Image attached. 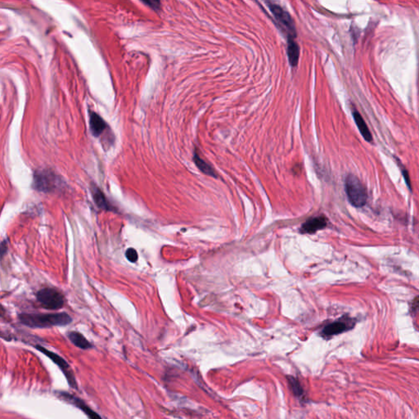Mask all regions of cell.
I'll return each instance as SVG.
<instances>
[{
  "instance_id": "2",
  "label": "cell",
  "mask_w": 419,
  "mask_h": 419,
  "mask_svg": "<svg viewBox=\"0 0 419 419\" xmlns=\"http://www.w3.org/2000/svg\"><path fill=\"white\" fill-rule=\"evenodd\" d=\"M345 192L349 201L356 207H362L367 203L368 193L366 188L357 177L349 175L345 182Z\"/></svg>"
},
{
  "instance_id": "10",
  "label": "cell",
  "mask_w": 419,
  "mask_h": 419,
  "mask_svg": "<svg viewBox=\"0 0 419 419\" xmlns=\"http://www.w3.org/2000/svg\"><path fill=\"white\" fill-rule=\"evenodd\" d=\"M91 192L92 196H93V198H94V201L98 208L107 211V212H114V211H116V210L114 209L111 203L109 202V201L107 200L104 193L101 191L100 188H98L97 186L93 185L91 187Z\"/></svg>"
},
{
  "instance_id": "17",
  "label": "cell",
  "mask_w": 419,
  "mask_h": 419,
  "mask_svg": "<svg viewBox=\"0 0 419 419\" xmlns=\"http://www.w3.org/2000/svg\"><path fill=\"white\" fill-rule=\"evenodd\" d=\"M125 256H126L127 260H129V261L132 262V263H135L136 261L137 260V258H138V255H137V251H136L135 249L133 248H129L125 251Z\"/></svg>"
},
{
  "instance_id": "8",
  "label": "cell",
  "mask_w": 419,
  "mask_h": 419,
  "mask_svg": "<svg viewBox=\"0 0 419 419\" xmlns=\"http://www.w3.org/2000/svg\"><path fill=\"white\" fill-rule=\"evenodd\" d=\"M59 396L63 399L65 401L69 402L71 404L76 406L77 408H80L82 412H85L86 416L90 419H102V417L94 412L92 408H90L87 404H85V402L80 398L75 396V395H71L69 393L60 392Z\"/></svg>"
},
{
  "instance_id": "7",
  "label": "cell",
  "mask_w": 419,
  "mask_h": 419,
  "mask_svg": "<svg viewBox=\"0 0 419 419\" xmlns=\"http://www.w3.org/2000/svg\"><path fill=\"white\" fill-rule=\"evenodd\" d=\"M354 326H355V323H354L353 319L342 317L341 319L332 322L323 327V329L321 332V335L325 338H329V337L352 329Z\"/></svg>"
},
{
  "instance_id": "13",
  "label": "cell",
  "mask_w": 419,
  "mask_h": 419,
  "mask_svg": "<svg viewBox=\"0 0 419 419\" xmlns=\"http://www.w3.org/2000/svg\"><path fill=\"white\" fill-rule=\"evenodd\" d=\"M353 116L356 125L358 127L359 130L362 134L363 137H365V139L367 140L368 142H372L373 137H372L371 132L369 130V127L367 125L363 116L356 110L353 111Z\"/></svg>"
},
{
  "instance_id": "16",
  "label": "cell",
  "mask_w": 419,
  "mask_h": 419,
  "mask_svg": "<svg viewBox=\"0 0 419 419\" xmlns=\"http://www.w3.org/2000/svg\"><path fill=\"white\" fill-rule=\"evenodd\" d=\"M288 383L290 386L291 390L293 391V395L297 396L298 399H304V390L301 385L300 384L299 381L294 377H289Z\"/></svg>"
},
{
  "instance_id": "11",
  "label": "cell",
  "mask_w": 419,
  "mask_h": 419,
  "mask_svg": "<svg viewBox=\"0 0 419 419\" xmlns=\"http://www.w3.org/2000/svg\"><path fill=\"white\" fill-rule=\"evenodd\" d=\"M90 124L91 132L95 137L102 135L107 128V123L94 111L90 112Z\"/></svg>"
},
{
  "instance_id": "5",
  "label": "cell",
  "mask_w": 419,
  "mask_h": 419,
  "mask_svg": "<svg viewBox=\"0 0 419 419\" xmlns=\"http://www.w3.org/2000/svg\"><path fill=\"white\" fill-rule=\"evenodd\" d=\"M36 297L41 306L47 310H59L63 307L65 303L63 295L54 288H43L38 292Z\"/></svg>"
},
{
  "instance_id": "6",
  "label": "cell",
  "mask_w": 419,
  "mask_h": 419,
  "mask_svg": "<svg viewBox=\"0 0 419 419\" xmlns=\"http://www.w3.org/2000/svg\"><path fill=\"white\" fill-rule=\"evenodd\" d=\"M35 348L38 351H39V352H41L42 353L44 354L46 356H48V358L50 359L52 362L54 363L55 365H57L59 367V369H61V372L64 373V375L66 378L67 382L70 385L71 387L77 389V382L76 381L74 373H73L72 369H71L70 365H68V363L63 358H61V356H58L56 353L50 352V351H48V350L46 349L44 347L41 346V345H36Z\"/></svg>"
},
{
  "instance_id": "4",
  "label": "cell",
  "mask_w": 419,
  "mask_h": 419,
  "mask_svg": "<svg viewBox=\"0 0 419 419\" xmlns=\"http://www.w3.org/2000/svg\"><path fill=\"white\" fill-rule=\"evenodd\" d=\"M60 179L56 174L49 170H39L34 175L33 187L43 192H52L59 187Z\"/></svg>"
},
{
  "instance_id": "12",
  "label": "cell",
  "mask_w": 419,
  "mask_h": 419,
  "mask_svg": "<svg viewBox=\"0 0 419 419\" xmlns=\"http://www.w3.org/2000/svg\"><path fill=\"white\" fill-rule=\"evenodd\" d=\"M288 52L289 62L293 67H296L299 62L300 46L295 40L294 38H288Z\"/></svg>"
},
{
  "instance_id": "18",
  "label": "cell",
  "mask_w": 419,
  "mask_h": 419,
  "mask_svg": "<svg viewBox=\"0 0 419 419\" xmlns=\"http://www.w3.org/2000/svg\"><path fill=\"white\" fill-rule=\"evenodd\" d=\"M144 4L150 7L155 11H158L161 9V3L159 1H144Z\"/></svg>"
},
{
  "instance_id": "9",
  "label": "cell",
  "mask_w": 419,
  "mask_h": 419,
  "mask_svg": "<svg viewBox=\"0 0 419 419\" xmlns=\"http://www.w3.org/2000/svg\"><path fill=\"white\" fill-rule=\"evenodd\" d=\"M326 226H327V220L325 217L319 216V217L309 219L306 223H304L301 231L302 234H314L320 229H324Z\"/></svg>"
},
{
  "instance_id": "14",
  "label": "cell",
  "mask_w": 419,
  "mask_h": 419,
  "mask_svg": "<svg viewBox=\"0 0 419 419\" xmlns=\"http://www.w3.org/2000/svg\"><path fill=\"white\" fill-rule=\"evenodd\" d=\"M193 161H194L196 167L201 170L203 174L214 177V178L217 177V174H216V170H214V168L210 164L205 162V160H203L196 151L194 152Z\"/></svg>"
},
{
  "instance_id": "1",
  "label": "cell",
  "mask_w": 419,
  "mask_h": 419,
  "mask_svg": "<svg viewBox=\"0 0 419 419\" xmlns=\"http://www.w3.org/2000/svg\"><path fill=\"white\" fill-rule=\"evenodd\" d=\"M20 322L31 328H45L55 326H65L72 323V317L66 313L53 314H27L19 315Z\"/></svg>"
},
{
  "instance_id": "15",
  "label": "cell",
  "mask_w": 419,
  "mask_h": 419,
  "mask_svg": "<svg viewBox=\"0 0 419 419\" xmlns=\"http://www.w3.org/2000/svg\"><path fill=\"white\" fill-rule=\"evenodd\" d=\"M67 336L69 340L80 349L88 350L92 348L91 343L80 332L72 331L68 332Z\"/></svg>"
},
{
  "instance_id": "19",
  "label": "cell",
  "mask_w": 419,
  "mask_h": 419,
  "mask_svg": "<svg viewBox=\"0 0 419 419\" xmlns=\"http://www.w3.org/2000/svg\"><path fill=\"white\" fill-rule=\"evenodd\" d=\"M419 308V299H416L412 304V309L413 310H417Z\"/></svg>"
},
{
  "instance_id": "3",
  "label": "cell",
  "mask_w": 419,
  "mask_h": 419,
  "mask_svg": "<svg viewBox=\"0 0 419 419\" xmlns=\"http://www.w3.org/2000/svg\"><path fill=\"white\" fill-rule=\"evenodd\" d=\"M266 4L268 9H270V11L273 13L275 20L278 23V27L284 32L286 33L288 38H294L295 39L297 37V31L295 27L294 22L290 14L285 9H283L280 5L271 2H267Z\"/></svg>"
}]
</instances>
